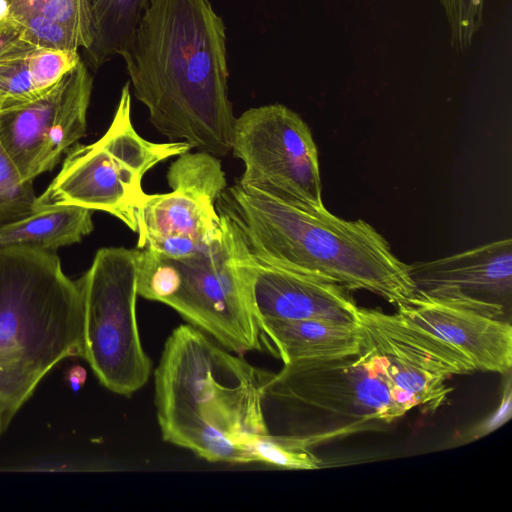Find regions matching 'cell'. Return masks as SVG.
Masks as SVG:
<instances>
[{
  "mask_svg": "<svg viewBox=\"0 0 512 512\" xmlns=\"http://www.w3.org/2000/svg\"><path fill=\"white\" fill-rule=\"evenodd\" d=\"M246 250L280 268L347 290H366L395 306L416 293L408 265L362 219L344 220L317 208L236 182L216 202Z\"/></svg>",
  "mask_w": 512,
  "mask_h": 512,
  "instance_id": "obj_2",
  "label": "cell"
},
{
  "mask_svg": "<svg viewBox=\"0 0 512 512\" xmlns=\"http://www.w3.org/2000/svg\"><path fill=\"white\" fill-rule=\"evenodd\" d=\"M247 445L254 462L296 470L322 467V460L297 438L269 432L251 437Z\"/></svg>",
  "mask_w": 512,
  "mask_h": 512,
  "instance_id": "obj_20",
  "label": "cell"
},
{
  "mask_svg": "<svg viewBox=\"0 0 512 512\" xmlns=\"http://www.w3.org/2000/svg\"><path fill=\"white\" fill-rule=\"evenodd\" d=\"M46 0H0V13L15 20L31 14L40 13Z\"/></svg>",
  "mask_w": 512,
  "mask_h": 512,
  "instance_id": "obj_25",
  "label": "cell"
},
{
  "mask_svg": "<svg viewBox=\"0 0 512 512\" xmlns=\"http://www.w3.org/2000/svg\"><path fill=\"white\" fill-rule=\"evenodd\" d=\"M124 61L162 135L216 157L231 151L226 26L210 0H149Z\"/></svg>",
  "mask_w": 512,
  "mask_h": 512,
  "instance_id": "obj_1",
  "label": "cell"
},
{
  "mask_svg": "<svg viewBox=\"0 0 512 512\" xmlns=\"http://www.w3.org/2000/svg\"><path fill=\"white\" fill-rule=\"evenodd\" d=\"M33 181H24L0 141V226L34 212Z\"/></svg>",
  "mask_w": 512,
  "mask_h": 512,
  "instance_id": "obj_21",
  "label": "cell"
},
{
  "mask_svg": "<svg viewBox=\"0 0 512 512\" xmlns=\"http://www.w3.org/2000/svg\"><path fill=\"white\" fill-rule=\"evenodd\" d=\"M92 84L81 60L38 99L0 114V141L24 181L52 170L85 135Z\"/></svg>",
  "mask_w": 512,
  "mask_h": 512,
  "instance_id": "obj_12",
  "label": "cell"
},
{
  "mask_svg": "<svg viewBox=\"0 0 512 512\" xmlns=\"http://www.w3.org/2000/svg\"><path fill=\"white\" fill-rule=\"evenodd\" d=\"M220 219L222 236L189 256L172 258L136 248L137 293L170 306L229 351L240 355L262 350V336L236 269L232 232Z\"/></svg>",
  "mask_w": 512,
  "mask_h": 512,
  "instance_id": "obj_6",
  "label": "cell"
},
{
  "mask_svg": "<svg viewBox=\"0 0 512 512\" xmlns=\"http://www.w3.org/2000/svg\"><path fill=\"white\" fill-rule=\"evenodd\" d=\"M40 13L65 28L88 50L94 38L91 0H46Z\"/></svg>",
  "mask_w": 512,
  "mask_h": 512,
  "instance_id": "obj_23",
  "label": "cell"
},
{
  "mask_svg": "<svg viewBox=\"0 0 512 512\" xmlns=\"http://www.w3.org/2000/svg\"><path fill=\"white\" fill-rule=\"evenodd\" d=\"M227 223L233 237L236 269L256 323L258 320L320 319L357 324L358 306L347 289L257 259Z\"/></svg>",
  "mask_w": 512,
  "mask_h": 512,
  "instance_id": "obj_13",
  "label": "cell"
},
{
  "mask_svg": "<svg viewBox=\"0 0 512 512\" xmlns=\"http://www.w3.org/2000/svg\"><path fill=\"white\" fill-rule=\"evenodd\" d=\"M83 303V358L110 391L131 396L149 379L136 319L137 249L106 247L78 279Z\"/></svg>",
  "mask_w": 512,
  "mask_h": 512,
  "instance_id": "obj_8",
  "label": "cell"
},
{
  "mask_svg": "<svg viewBox=\"0 0 512 512\" xmlns=\"http://www.w3.org/2000/svg\"><path fill=\"white\" fill-rule=\"evenodd\" d=\"M511 415V385L510 379L506 390L503 394L501 405L497 412H495L489 419H487L479 428L475 431L477 437L482 436L486 433L493 431L498 428L502 423L506 422Z\"/></svg>",
  "mask_w": 512,
  "mask_h": 512,
  "instance_id": "obj_26",
  "label": "cell"
},
{
  "mask_svg": "<svg viewBox=\"0 0 512 512\" xmlns=\"http://www.w3.org/2000/svg\"><path fill=\"white\" fill-rule=\"evenodd\" d=\"M35 48L20 38L0 54V114L43 95L34 87L28 70V58Z\"/></svg>",
  "mask_w": 512,
  "mask_h": 512,
  "instance_id": "obj_19",
  "label": "cell"
},
{
  "mask_svg": "<svg viewBox=\"0 0 512 512\" xmlns=\"http://www.w3.org/2000/svg\"><path fill=\"white\" fill-rule=\"evenodd\" d=\"M67 380L70 384V387L75 392L78 391L86 380L85 369L79 365L71 367L67 372Z\"/></svg>",
  "mask_w": 512,
  "mask_h": 512,
  "instance_id": "obj_28",
  "label": "cell"
},
{
  "mask_svg": "<svg viewBox=\"0 0 512 512\" xmlns=\"http://www.w3.org/2000/svg\"><path fill=\"white\" fill-rule=\"evenodd\" d=\"M168 193L146 194L137 215V248L181 258L223 234L216 202L227 187L218 157L185 152L170 165Z\"/></svg>",
  "mask_w": 512,
  "mask_h": 512,
  "instance_id": "obj_11",
  "label": "cell"
},
{
  "mask_svg": "<svg viewBox=\"0 0 512 512\" xmlns=\"http://www.w3.org/2000/svg\"><path fill=\"white\" fill-rule=\"evenodd\" d=\"M92 211L75 205L36 210L0 226V248L17 245L50 251L78 243L93 230Z\"/></svg>",
  "mask_w": 512,
  "mask_h": 512,
  "instance_id": "obj_17",
  "label": "cell"
},
{
  "mask_svg": "<svg viewBox=\"0 0 512 512\" xmlns=\"http://www.w3.org/2000/svg\"><path fill=\"white\" fill-rule=\"evenodd\" d=\"M84 355L83 303L59 257L0 248V435L59 362Z\"/></svg>",
  "mask_w": 512,
  "mask_h": 512,
  "instance_id": "obj_4",
  "label": "cell"
},
{
  "mask_svg": "<svg viewBox=\"0 0 512 512\" xmlns=\"http://www.w3.org/2000/svg\"><path fill=\"white\" fill-rule=\"evenodd\" d=\"M257 325L264 342L272 344V352L284 364L354 356L360 351L358 324L304 319L258 320Z\"/></svg>",
  "mask_w": 512,
  "mask_h": 512,
  "instance_id": "obj_16",
  "label": "cell"
},
{
  "mask_svg": "<svg viewBox=\"0 0 512 512\" xmlns=\"http://www.w3.org/2000/svg\"><path fill=\"white\" fill-rule=\"evenodd\" d=\"M12 21L20 30V38L36 48L68 52H78L81 48L77 39L67 28L41 13Z\"/></svg>",
  "mask_w": 512,
  "mask_h": 512,
  "instance_id": "obj_22",
  "label": "cell"
},
{
  "mask_svg": "<svg viewBox=\"0 0 512 512\" xmlns=\"http://www.w3.org/2000/svg\"><path fill=\"white\" fill-rule=\"evenodd\" d=\"M397 312L458 350L473 370L505 374L512 365L511 322L416 292Z\"/></svg>",
  "mask_w": 512,
  "mask_h": 512,
  "instance_id": "obj_15",
  "label": "cell"
},
{
  "mask_svg": "<svg viewBox=\"0 0 512 512\" xmlns=\"http://www.w3.org/2000/svg\"><path fill=\"white\" fill-rule=\"evenodd\" d=\"M58 175L36 198L35 209L75 205L107 212L137 231L146 197L142 178L159 162L192 149L184 141L155 143L141 137L131 120V91H121L113 120L96 142L72 147Z\"/></svg>",
  "mask_w": 512,
  "mask_h": 512,
  "instance_id": "obj_7",
  "label": "cell"
},
{
  "mask_svg": "<svg viewBox=\"0 0 512 512\" xmlns=\"http://www.w3.org/2000/svg\"><path fill=\"white\" fill-rule=\"evenodd\" d=\"M416 292L511 322L512 242L493 241L408 265Z\"/></svg>",
  "mask_w": 512,
  "mask_h": 512,
  "instance_id": "obj_14",
  "label": "cell"
},
{
  "mask_svg": "<svg viewBox=\"0 0 512 512\" xmlns=\"http://www.w3.org/2000/svg\"><path fill=\"white\" fill-rule=\"evenodd\" d=\"M149 0H91L94 38L87 51L95 68L119 55L125 60Z\"/></svg>",
  "mask_w": 512,
  "mask_h": 512,
  "instance_id": "obj_18",
  "label": "cell"
},
{
  "mask_svg": "<svg viewBox=\"0 0 512 512\" xmlns=\"http://www.w3.org/2000/svg\"><path fill=\"white\" fill-rule=\"evenodd\" d=\"M262 407L272 434L308 447L355 433L383 430L415 408L359 353L298 360L270 373Z\"/></svg>",
  "mask_w": 512,
  "mask_h": 512,
  "instance_id": "obj_5",
  "label": "cell"
},
{
  "mask_svg": "<svg viewBox=\"0 0 512 512\" xmlns=\"http://www.w3.org/2000/svg\"><path fill=\"white\" fill-rule=\"evenodd\" d=\"M80 61L78 52L35 48L28 58V70L34 87L44 94Z\"/></svg>",
  "mask_w": 512,
  "mask_h": 512,
  "instance_id": "obj_24",
  "label": "cell"
},
{
  "mask_svg": "<svg viewBox=\"0 0 512 512\" xmlns=\"http://www.w3.org/2000/svg\"><path fill=\"white\" fill-rule=\"evenodd\" d=\"M231 151L245 166L241 185L324 207L316 144L307 124L288 107L244 111L235 118Z\"/></svg>",
  "mask_w": 512,
  "mask_h": 512,
  "instance_id": "obj_9",
  "label": "cell"
},
{
  "mask_svg": "<svg viewBox=\"0 0 512 512\" xmlns=\"http://www.w3.org/2000/svg\"><path fill=\"white\" fill-rule=\"evenodd\" d=\"M20 39V30L16 23L0 16V54Z\"/></svg>",
  "mask_w": 512,
  "mask_h": 512,
  "instance_id": "obj_27",
  "label": "cell"
},
{
  "mask_svg": "<svg viewBox=\"0 0 512 512\" xmlns=\"http://www.w3.org/2000/svg\"><path fill=\"white\" fill-rule=\"evenodd\" d=\"M361 334L359 353L399 394L432 413L447 403V380L473 370L467 359L437 335L399 312L357 309Z\"/></svg>",
  "mask_w": 512,
  "mask_h": 512,
  "instance_id": "obj_10",
  "label": "cell"
},
{
  "mask_svg": "<svg viewBox=\"0 0 512 512\" xmlns=\"http://www.w3.org/2000/svg\"><path fill=\"white\" fill-rule=\"evenodd\" d=\"M270 373L192 325L176 327L154 372L163 439L211 462H254L247 443L269 433L262 390Z\"/></svg>",
  "mask_w": 512,
  "mask_h": 512,
  "instance_id": "obj_3",
  "label": "cell"
}]
</instances>
